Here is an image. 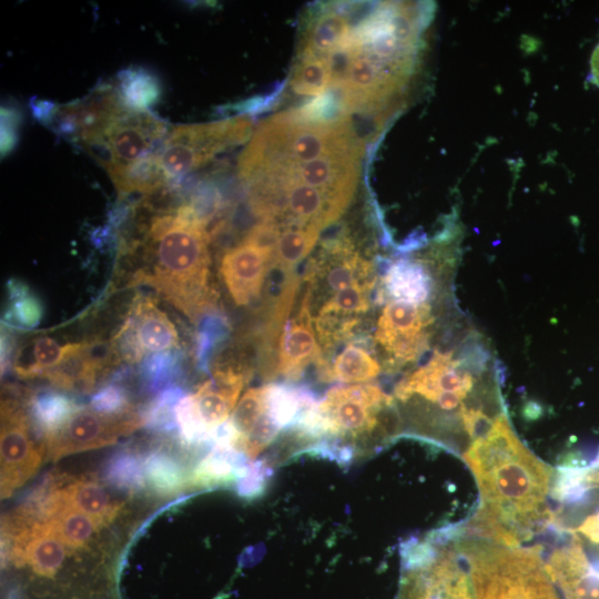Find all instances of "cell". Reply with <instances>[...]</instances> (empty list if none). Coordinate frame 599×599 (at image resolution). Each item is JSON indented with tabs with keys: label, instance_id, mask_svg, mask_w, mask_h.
Here are the masks:
<instances>
[{
	"label": "cell",
	"instance_id": "6da1fadb",
	"mask_svg": "<svg viewBox=\"0 0 599 599\" xmlns=\"http://www.w3.org/2000/svg\"><path fill=\"white\" fill-rule=\"evenodd\" d=\"M130 237L119 243L120 264L128 266L125 285H145L197 324L220 311L211 274L212 230L196 211L177 206L143 214Z\"/></svg>",
	"mask_w": 599,
	"mask_h": 599
},
{
	"label": "cell",
	"instance_id": "7a4b0ae2",
	"mask_svg": "<svg viewBox=\"0 0 599 599\" xmlns=\"http://www.w3.org/2000/svg\"><path fill=\"white\" fill-rule=\"evenodd\" d=\"M463 456L477 479L481 499L464 532L516 547L531 538L541 524L551 522L546 498L554 470L520 441L506 413Z\"/></svg>",
	"mask_w": 599,
	"mask_h": 599
},
{
	"label": "cell",
	"instance_id": "3957f363",
	"mask_svg": "<svg viewBox=\"0 0 599 599\" xmlns=\"http://www.w3.org/2000/svg\"><path fill=\"white\" fill-rule=\"evenodd\" d=\"M390 416L398 418L393 395L377 384L336 386L326 392L292 430L305 451L349 463L396 437Z\"/></svg>",
	"mask_w": 599,
	"mask_h": 599
},
{
	"label": "cell",
	"instance_id": "277c9868",
	"mask_svg": "<svg viewBox=\"0 0 599 599\" xmlns=\"http://www.w3.org/2000/svg\"><path fill=\"white\" fill-rule=\"evenodd\" d=\"M361 143L346 114L311 120L298 110L283 112L255 129L238 158L237 175L244 183L266 172L301 165Z\"/></svg>",
	"mask_w": 599,
	"mask_h": 599
},
{
	"label": "cell",
	"instance_id": "5b68a950",
	"mask_svg": "<svg viewBox=\"0 0 599 599\" xmlns=\"http://www.w3.org/2000/svg\"><path fill=\"white\" fill-rule=\"evenodd\" d=\"M474 599H562L538 549L516 548L481 538H456Z\"/></svg>",
	"mask_w": 599,
	"mask_h": 599
},
{
	"label": "cell",
	"instance_id": "8992f818",
	"mask_svg": "<svg viewBox=\"0 0 599 599\" xmlns=\"http://www.w3.org/2000/svg\"><path fill=\"white\" fill-rule=\"evenodd\" d=\"M396 599H474L466 562L441 529L402 545Z\"/></svg>",
	"mask_w": 599,
	"mask_h": 599
},
{
	"label": "cell",
	"instance_id": "52a82bcc",
	"mask_svg": "<svg viewBox=\"0 0 599 599\" xmlns=\"http://www.w3.org/2000/svg\"><path fill=\"white\" fill-rule=\"evenodd\" d=\"M167 131L164 121L149 111L129 109L120 99L100 125L77 143L105 169L113 182L153 154Z\"/></svg>",
	"mask_w": 599,
	"mask_h": 599
},
{
	"label": "cell",
	"instance_id": "ba28073f",
	"mask_svg": "<svg viewBox=\"0 0 599 599\" xmlns=\"http://www.w3.org/2000/svg\"><path fill=\"white\" fill-rule=\"evenodd\" d=\"M251 132L252 121L246 116L176 125L167 131L155 156L169 182H175L219 153L245 142Z\"/></svg>",
	"mask_w": 599,
	"mask_h": 599
},
{
	"label": "cell",
	"instance_id": "9c48e42d",
	"mask_svg": "<svg viewBox=\"0 0 599 599\" xmlns=\"http://www.w3.org/2000/svg\"><path fill=\"white\" fill-rule=\"evenodd\" d=\"M363 143L329 152L301 165L257 175L243 183L246 191L304 184L348 206L358 180Z\"/></svg>",
	"mask_w": 599,
	"mask_h": 599
},
{
	"label": "cell",
	"instance_id": "30bf717a",
	"mask_svg": "<svg viewBox=\"0 0 599 599\" xmlns=\"http://www.w3.org/2000/svg\"><path fill=\"white\" fill-rule=\"evenodd\" d=\"M1 497H9L39 468L45 443L38 433L24 404L18 398L1 402Z\"/></svg>",
	"mask_w": 599,
	"mask_h": 599
},
{
	"label": "cell",
	"instance_id": "8fae6325",
	"mask_svg": "<svg viewBox=\"0 0 599 599\" xmlns=\"http://www.w3.org/2000/svg\"><path fill=\"white\" fill-rule=\"evenodd\" d=\"M109 344L119 364H134L145 354L179 349L180 336L173 322L152 297L136 295Z\"/></svg>",
	"mask_w": 599,
	"mask_h": 599
},
{
	"label": "cell",
	"instance_id": "7c38bea8",
	"mask_svg": "<svg viewBox=\"0 0 599 599\" xmlns=\"http://www.w3.org/2000/svg\"><path fill=\"white\" fill-rule=\"evenodd\" d=\"M142 426L139 413L105 415L81 406L62 426L44 436L45 456L59 460L74 453L104 447Z\"/></svg>",
	"mask_w": 599,
	"mask_h": 599
},
{
	"label": "cell",
	"instance_id": "4fadbf2b",
	"mask_svg": "<svg viewBox=\"0 0 599 599\" xmlns=\"http://www.w3.org/2000/svg\"><path fill=\"white\" fill-rule=\"evenodd\" d=\"M304 278L314 302L357 285L376 283L378 273L347 237H337L324 243L311 257Z\"/></svg>",
	"mask_w": 599,
	"mask_h": 599
},
{
	"label": "cell",
	"instance_id": "5bb4252c",
	"mask_svg": "<svg viewBox=\"0 0 599 599\" xmlns=\"http://www.w3.org/2000/svg\"><path fill=\"white\" fill-rule=\"evenodd\" d=\"M275 248L263 245L246 234L226 248L220 260V277L230 298L238 307L257 302L273 268Z\"/></svg>",
	"mask_w": 599,
	"mask_h": 599
},
{
	"label": "cell",
	"instance_id": "9a60e30c",
	"mask_svg": "<svg viewBox=\"0 0 599 599\" xmlns=\"http://www.w3.org/2000/svg\"><path fill=\"white\" fill-rule=\"evenodd\" d=\"M231 419L238 433L236 447L248 459L256 458L281 433L267 409L265 385L246 390Z\"/></svg>",
	"mask_w": 599,
	"mask_h": 599
},
{
	"label": "cell",
	"instance_id": "2e32d148",
	"mask_svg": "<svg viewBox=\"0 0 599 599\" xmlns=\"http://www.w3.org/2000/svg\"><path fill=\"white\" fill-rule=\"evenodd\" d=\"M248 464L246 455L234 445H214L191 471L187 485L211 488L236 483Z\"/></svg>",
	"mask_w": 599,
	"mask_h": 599
},
{
	"label": "cell",
	"instance_id": "e0dca14e",
	"mask_svg": "<svg viewBox=\"0 0 599 599\" xmlns=\"http://www.w3.org/2000/svg\"><path fill=\"white\" fill-rule=\"evenodd\" d=\"M82 341L61 344L51 336H37L26 346L17 347L12 370L23 379L42 378L77 351Z\"/></svg>",
	"mask_w": 599,
	"mask_h": 599
},
{
	"label": "cell",
	"instance_id": "ac0fdd59",
	"mask_svg": "<svg viewBox=\"0 0 599 599\" xmlns=\"http://www.w3.org/2000/svg\"><path fill=\"white\" fill-rule=\"evenodd\" d=\"M382 366L373 344L366 339L349 343L328 363L321 375L324 382L367 383L380 373Z\"/></svg>",
	"mask_w": 599,
	"mask_h": 599
},
{
	"label": "cell",
	"instance_id": "d6986e66",
	"mask_svg": "<svg viewBox=\"0 0 599 599\" xmlns=\"http://www.w3.org/2000/svg\"><path fill=\"white\" fill-rule=\"evenodd\" d=\"M63 501L88 514L101 526L113 520L122 504L111 499L104 487L95 478H75L59 486Z\"/></svg>",
	"mask_w": 599,
	"mask_h": 599
},
{
	"label": "cell",
	"instance_id": "ffe728a7",
	"mask_svg": "<svg viewBox=\"0 0 599 599\" xmlns=\"http://www.w3.org/2000/svg\"><path fill=\"white\" fill-rule=\"evenodd\" d=\"M352 32L346 14L334 10L322 12L308 27L300 53L329 58L347 44Z\"/></svg>",
	"mask_w": 599,
	"mask_h": 599
},
{
	"label": "cell",
	"instance_id": "44dd1931",
	"mask_svg": "<svg viewBox=\"0 0 599 599\" xmlns=\"http://www.w3.org/2000/svg\"><path fill=\"white\" fill-rule=\"evenodd\" d=\"M31 423L43 437L62 426L81 406L55 390H41L24 397Z\"/></svg>",
	"mask_w": 599,
	"mask_h": 599
},
{
	"label": "cell",
	"instance_id": "7402d4cb",
	"mask_svg": "<svg viewBox=\"0 0 599 599\" xmlns=\"http://www.w3.org/2000/svg\"><path fill=\"white\" fill-rule=\"evenodd\" d=\"M321 230L314 226L287 225L281 227L273 270L283 275L295 273L297 265L314 250Z\"/></svg>",
	"mask_w": 599,
	"mask_h": 599
},
{
	"label": "cell",
	"instance_id": "603a6c76",
	"mask_svg": "<svg viewBox=\"0 0 599 599\" xmlns=\"http://www.w3.org/2000/svg\"><path fill=\"white\" fill-rule=\"evenodd\" d=\"M8 303L2 316V323L19 329L37 327L43 315V306L38 296L20 280L10 278L7 282Z\"/></svg>",
	"mask_w": 599,
	"mask_h": 599
},
{
	"label": "cell",
	"instance_id": "cb8c5ba5",
	"mask_svg": "<svg viewBox=\"0 0 599 599\" xmlns=\"http://www.w3.org/2000/svg\"><path fill=\"white\" fill-rule=\"evenodd\" d=\"M291 85L295 93L321 97L333 85V72L328 58L300 53Z\"/></svg>",
	"mask_w": 599,
	"mask_h": 599
},
{
	"label": "cell",
	"instance_id": "d4e9b609",
	"mask_svg": "<svg viewBox=\"0 0 599 599\" xmlns=\"http://www.w3.org/2000/svg\"><path fill=\"white\" fill-rule=\"evenodd\" d=\"M125 106L136 111H148L160 98L158 79L140 68H131L119 73L116 90Z\"/></svg>",
	"mask_w": 599,
	"mask_h": 599
},
{
	"label": "cell",
	"instance_id": "484cf974",
	"mask_svg": "<svg viewBox=\"0 0 599 599\" xmlns=\"http://www.w3.org/2000/svg\"><path fill=\"white\" fill-rule=\"evenodd\" d=\"M144 470L146 483L159 495H174L187 485L189 476L181 463L163 451L149 454Z\"/></svg>",
	"mask_w": 599,
	"mask_h": 599
},
{
	"label": "cell",
	"instance_id": "4316f807",
	"mask_svg": "<svg viewBox=\"0 0 599 599\" xmlns=\"http://www.w3.org/2000/svg\"><path fill=\"white\" fill-rule=\"evenodd\" d=\"M183 361L181 348L156 352L148 355L140 365V377L146 390L162 392L173 386Z\"/></svg>",
	"mask_w": 599,
	"mask_h": 599
},
{
	"label": "cell",
	"instance_id": "83f0119b",
	"mask_svg": "<svg viewBox=\"0 0 599 599\" xmlns=\"http://www.w3.org/2000/svg\"><path fill=\"white\" fill-rule=\"evenodd\" d=\"M104 479L113 487L134 494L145 486L144 460L135 453L114 454L104 467Z\"/></svg>",
	"mask_w": 599,
	"mask_h": 599
},
{
	"label": "cell",
	"instance_id": "f1b7e54d",
	"mask_svg": "<svg viewBox=\"0 0 599 599\" xmlns=\"http://www.w3.org/2000/svg\"><path fill=\"white\" fill-rule=\"evenodd\" d=\"M185 396L179 386L160 392L140 413L143 426L158 433H170L177 428L175 408Z\"/></svg>",
	"mask_w": 599,
	"mask_h": 599
},
{
	"label": "cell",
	"instance_id": "f546056e",
	"mask_svg": "<svg viewBox=\"0 0 599 599\" xmlns=\"http://www.w3.org/2000/svg\"><path fill=\"white\" fill-rule=\"evenodd\" d=\"M227 317L216 311L207 314L197 323L195 337V361L197 368L204 373L210 370V363L216 346L229 335Z\"/></svg>",
	"mask_w": 599,
	"mask_h": 599
},
{
	"label": "cell",
	"instance_id": "4dcf8cb0",
	"mask_svg": "<svg viewBox=\"0 0 599 599\" xmlns=\"http://www.w3.org/2000/svg\"><path fill=\"white\" fill-rule=\"evenodd\" d=\"M180 441L185 447L210 444L211 430L202 419L194 398L185 395L175 408Z\"/></svg>",
	"mask_w": 599,
	"mask_h": 599
},
{
	"label": "cell",
	"instance_id": "1f68e13d",
	"mask_svg": "<svg viewBox=\"0 0 599 599\" xmlns=\"http://www.w3.org/2000/svg\"><path fill=\"white\" fill-rule=\"evenodd\" d=\"M90 407L105 415H124L133 412L126 389L114 380L93 394Z\"/></svg>",
	"mask_w": 599,
	"mask_h": 599
},
{
	"label": "cell",
	"instance_id": "d6a6232c",
	"mask_svg": "<svg viewBox=\"0 0 599 599\" xmlns=\"http://www.w3.org/2000/svg\"><path fill=\"white\" fill-rule=\"evenodd\" d=\"M272 473L271 466L265 460L250 461L246 471L235 483V489L238 496L253 499L260 496Z\"/></svg>",
	"mask_w": 599,
	"mask_h": 599
},
{
	"label": "cell",
	"instance_id": "836d02e7",
	"mask_svg": "<svg viewBox=\"0 0 599 599\" xmlns=\"http://www.w3.org/2000/svg\"><path fill=\"white\" fill-rule=\"evenodd\" d=\"M20 118L13 109H1V154L7 155L17 141V129Z\"/></svg>",
	"mask_w": 599,
	"mask_h": 599
},
{
	"label": "cell",
	"instance_id": "e575fe53",
	"mask_svg": "<svg viewBox=\"0 0 599 599\" xmlns=\"http://www.w3.org/2000/svg\"><path fill=\"white\" fill-rule=\"evenodd\" d=\"M17 352V343L12 333L1 328V376L12 368Z\"/></svg>",
	"mask_w": 599,
	"mask_h": 599
},
{
	"label": "cell",
	"instance_id": "d590c367",
	"mask_svg": "<svg viewBox=\"0 0 599 599\" xmlns=\"http://www.w3.org/2000/svg\"><path fill=\"white\" fill-rule=\"evenodd\" d=\"M576 531L592 545L599 546V509L588 515Z\"/></svg>",
	"mask_w": 599,
	"mask_h": 599
},
{
	"label": "cell",
	"instance_id": "8d00e7d4",
	"mask_svg": "<svg viewBox=\"0 0 599 599\" xmlns=\"http://www.w3.org/2000/svg\"><path fill=\"white\" fill-rule=\"evenodd\" d=\"M590 65H591V75H592L593 82L596 85L599 87V43L593 50Z\"/></svg>",
	"mask_w": 599,
	"mask_h": 599
},
{
	"label": "cell",
	"instance_id": "74e56055",
	"mask_svg": "<svg viewBox=\"0 0 599 599\" xmlns=\"http://www.w3.org/2000/svg\"><path fill=\"white\" fill-rule=\"evenodd\" d=\"M590 468L599 470V449L597 451V455L595 456L592 463L589 465Z\"/></svg>",
	"mask_w": 599,
	"mask_h": 599
}]
</instances>
